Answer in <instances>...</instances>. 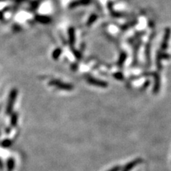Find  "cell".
Here are the masks:
<instances>
[{
  "instance_id": "6da1fadb",
  "label": "cell",
  "mask_w": 171,
  "mask_h": 171,
  "mask_svg": "<svg viewBox=\"0 0 171 171\" xmlns=\"http://www.w3.org/2000/svg\"><path fill=\"white\" fill-rule=\"evenodd\" d=\"M118 169H119V167H114V168L112 169V170H110V171H118Z\"/></svg>"
}]
</instances>
